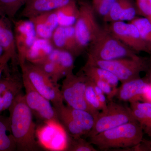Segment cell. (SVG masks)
Here are the masks:
<instances>
[{
  "label": "cell",
  "instance_id": "1",
  "mask_svg": "<svg viewBox=\"0 0 151 151\" xmlns=\"http://www.w3.org/2000/svg\"><path fill=\"white\" fill-rule=\"evenodd\" d=\"M11 131L16 145L17 151L39 150L40 146L36 137V126L32 113L20 93L9 109Z\"/></svg>",
  "mask_w": 151,
  "mask_h": 151
},
{
  "label": "cell",
  "instance_id": "2",
  "mask_svg": "<svg viewBox=\"0 0 151 151\" xmlns=\"http://www.w3.org/2000/svg\"><path fill=\"white\" fill-rule=\"evenodd\" d=\"M144 134L137 122H130L90 137L89 142L100 150L130 149L142 142Z\"/></svg>",
  "mask_w": 151,
  "mask_h": 151
},
{
  "label": "cell",
  "instance_id": "3",
  "mask_svg": "<svg viewBox=\"0 0 151 151\" xmlns=\"http://www.w3.org/2000/svg\"><path fill=\"white\" fill-rule=\"evenodd\" d=\"M89 47L87 58L91 59L110 60L133 57L138 54L114 36L107 24L101 27Z\"/></svg>",
  "mask_w": 151,
  "mask_h": 151
},
{
  "label": "cell",
  "instance_id": "4",
  "mask_svg": "<svg viewBox=\"0 0 151 151\" xmlns=\"http://www.w3.org/2000/svg\"><path fill=\"white\" fill-rule=\"evenodd\" d=\"M151 57L139 55L123 58L110 60H99L87 58L85 65H93L111 71L122 83L140 77L142 72L148 67Z\"/></svg>",
  "mask_w": 151,
  "mask_h": 151
},
{
  "label": "cell",
  "instance_id": "5",
  "mask_svg": "<svg viewBox=\"0 0 151 151\" xmlns=\"http://www.w3.org/2000/svg\"><path fill=\"white\" fill-rule=\"evenodd\" d=\"M35 89L49 100L55 109L64 104L60 86L55 83L38 65L27 61L20 66Z\"/></svg>",
  "mask_w": 151,
  "mask_h": 151
},
{
  "label": "cell",
  "instance_id": "6",
  "mask_svg": "<svg viewBox=\"0 0 151 151\" xmlns=\"http://www.w3.org/2000/svg\"><path fill=\"white\" fill-rule=\"evenodd\" d=\"M133 122L137 121L129 106L116 103L113 100L109 101L106 109L100 111L93 128L86 137H93L106 130Z\"/></svg>",
  "mask_w": 151,
  "mask_h": 151
},
{
  "label": "cell",
  "instance_id": "7",
  "mask_svg": "<svg viewBox=\"0 0 151 151\" xmlns=\"http://www.w3.org/2000/svg\"><path fill=\"white\" fill-rule=\"evenodd\" d=\"M78 6V16L73 27L78 45L84 51L97 35L101 26L97 23L96 14L91 2L81 0Z\"/></svg>",
  "mask_w": 151,
  "mask_h": 151
},
{
  "label": "cell",
  "instance_id": "8",
  "mask_svg": "<svg viewBox=\"0 0 151 151\" xmlns=\"http://www.w3.org/2000/svg\"><path fill=\"white\" fill-rule=\"evenodd\" d=\"M36 137L40 147L46 150H67L68 134L59 121L44 122L36 128Z\"/></svg>",
  "mask_w": 151,
  "mask_h": 151
},
{
  "label": "cell",
  "instance_id": "9",
  "mask_svg": "<svg viewBox=\"0 0 151 151\" xmlns=\"http://www.w3.org/2000/svg\"><path fill=\"white\" fill-rule=\"evenodd\" d=\"M87 81V77L82 72L78 75L73 72L69 73L64 77L60 91L63 101L68 106L91 113L85 99Z\"/></svg>",
  "mask_w": 151,
  "mask_h": 151
},
{
  "label": "cell",
  "instance_id": "10",
  "mask_svg": "<svg viewBox=\"0 0 151 151\" xmlns=\"http://www.w3.org/2000/svg\"><path fill=\"white\" fill-rule=\"evenodd\" d=\"M22 79L25 90V100L32 113L44 122L52 120L59 121L52 103L35 89L26 76L23 73Z\"/></svg>",
  "mask_w": 151,
  "mask_h": 151
},
{
  "label": "cell",
  "instance_id": "11",
  "mask_svg": "<svg viewBox=\"0 0 151 151\" xmlns=\"http://www.w3.org/2000/svg\"><path fill=\"white\" fill-rule=\"evenodd\" d=\"M114 36L126 46L137 53L145 52L150 54L137 27L132 23L117 21L107 24Z\"/></svg>",
  "mask_w": 151,
  "mask_h": 151
},
{
  "label": "cell",
  "instance_id": "12",
  "mask_svg": "<svg viewBox=\"0 0 151 151\" xmlns=\"http://www.w3.org/2000/svg\"><path fill=\"white\" fill-rule=\"evenodd\" d=\"M13 24L18 62L21 66L26 62L28 51L37 37L29 19L13 20Z\"/></svg>",
  "mask_w": 151,
  "mask_h": 151
},
{
  "label": "cell",
  "instance_id": "13",
  "mask_svg": "<svg viewBox=\"0 0 151 151\" xmlns=\"http://www.w3.org/2000/svg\"><path fill=\"white\" fill-rule=\"evenodd\" d=\"M151 87V82L147 77H140L122 83L117 88L115 97L120 101L129 103L140 101Z\"/></svg>",
  "mask_w": 151,
  "mask_h": 151
},
{
  "label": "cell",
  "instance_id": "14",
  "mask_svg": "<svg viewBox=\"0 0 151 151\" xmlns=\"http://www.w3.org/2000/svg\"><path fill=\"white\" fill-rule=\"evenodd\" d=\"M54 48L68 52L74 57L84 52L78 45L73 26H58L50 40Z\"/></svg>",
  "mask_w": 151,
  "mask_h": 151
},
{
  "label": "cell",
  "instance_id": "15",
  "mask_svg": "<svg viewBox=\"0 0 151 151\" xmlns=\"http://www.w3.org/2000/svg\"><path fill=\"white\" fill-rule=\"evenodd\" d=\"M13 21L0 12V45L6 53L9 55L14 65L18 63Z\"/></svg>",
  "mask_w": 151,
  "mask_h": 151
},
{
  "label": "cell",
  "instance_id": "16",
  "mask_svg": "<svg viewBox=\"0 0 151 151\" xmlns=\"http://www.w3.org/2000/svg\"><path fill=\"white\" fill-rule=\"evenodd\" d=\"M75 1L76 0H28L21 15L29 19L44 13L56 10Z\"/></svg>",
  "mask_w": 151,
  "mask_h": 151
},
{
  "label": "cell",
  "instance_id": "17",
  "mask_svg": "<svg viewBox=\"0 0 151 151\" xmlns=\"http://www.w3.org/2000/svg\"><path fill=\"white\" fill-rule=\"evenodd\" d=\"M7 68L6 75L2 76L0 80V115L3 111L8 110L20 91L17 82V77L6 73Z\"/></svg>",
  "mask_w": 151,
  "mask_h": 151
},
{
  "label": "cell",
  "instance_id": "18",
  "mask_svg": "<svg viewBox=\"0 0 151 151\" xmlns=\"http://www.w3.org/2000/svg\"><path fill=\"white\" fill-rule=\"evenodd\" d=\"M33 24L37 37L50 40L59 26L55 11L44 13L29 19Z\"/></svg>",
  "mask_w": 151,
  "mask_h": 151
},
{
  "label": "cell",
  "instance_id": "19",
  "mask_svg": "<svg viewBox=\"0 0 151 151\" xmlns=\"http://www.w3.org/2000/svg\"><path fill=\"white\" fill-rule=\"evenodd\" d=\"M133 116L144 133L151 139V102L136 101L130 103Z\"/></svg>",
  "mask_w": 151,
  "mask_h": 151
},
{
  "label": "cell",
  "instance_id": "20",
  "mask_svg": "<svg viewBox=\"0 0 151 151\" xmlns=\"http://www.w3.org/2000/svg\"><path fill=\"white\" fill-rule=\"evenodd\" d=\"M54 49L50 40L37 37L28 51L26 62L37 64L48 58Z\"/></svg>",
  "mask_w": 151,
  "mask_h": 151
},
{
  "label": "cell",
  "instance_id": "21",
  "mask_svg": "<svg viewBox=\"0 0 151 151\" xmlns=\"http://www.w3.org/2000/svg\"><path fill=\"white\" fill-rule=\"evenodd\" d=\"M81 72L89 78H95L106 81L114 88H118L119 82L118 78L109 70L102 68L84 65Z\"/></svg>",
  "mask_w": 151,
  "mask_h": 151
},
{
  "label": "cell",
  "instance_id": "22",
  "mask_svg": "<svg viewBox=\"0 0 151 151\" xmlns=\"http://www.w3.org/2000/svg\"><path fill=\"white\" fill-rule=\"evenodd\" d=\"M74 57L68 52L54 48L47 58L56 63L65 77L68 74L73 72Z\"/></svg>",
  "mask_w": 151,
  "mask_h": 151
},
{
  "label": "cell",
  "instance_id": "23",
  "mask_svg": "<svg viewBox=\"0 0 151 151\" xmlns=\"http://www.w3.org/2000/svg\"><path fill=\"white\" fill-rule=\"evenodd\" d=\"M68 112L76 124L82 129L85 136L93 128L95 118L91 113L82 109H76L66 105Z\"/></svg>",
  "mask_w": 151,
  "mask_h": 151
},
{
  "label": "cell",
  "instance_id": "24",
  "mask_svg": "<svg viewBox=\"0 0 151 151\" xmlns=\"http://www.w3.org/2000/svg\"><path fill=\"white\" fill-rule=\"evenodd\" d=\"M17 150L11 131L9 117L0 115V151Z\"/></svg>",
  "mask_w": 151,
  "mask_h": 151
},
{
  "label": "cell",
  "instance_id": "25",
  "mask_svg": "<svg viewBox=\"0 0 151 151\" xmlns=\"http://www.w3.org/2000/svg\"><path fill=\"white\" fill-rule=\"evenodd\" d=\"M55 109L60 122L64 127L68 134L72 137L85 136L84 131L76 123L68 112L66 105L63 104Z\"/></svg>",
  "mask_w": 151,
  "mask_h": 151
},
{
  "label": "cell",
  "instance_id": "26",
  "mask_svg": "<svg viewBox=\"0 0 151 151\" xmlns=\"http://www.w3.org/2000/svg\"><path fill=\"white\" fill-rule=\"evenodd\" d=\"M55 12L59 26H73L78 16V5L76 1L73 2L56 10Z\"/></svg>",
  "mask_w": 151,
  "mask_h": 151
},
{
  "label": "cell",
  "instance_id": "27",
  "mask_svg": "<svg viewBox=\"0 0 151 151\" xmlns=\"http://www.w3.org/2000/svg\"><path fill=\"white\" fill-rule=\"evenodd\" d=\"M130 22L134 25L151 55V20L148 18L136 17Z\"/></svg>",
  "mask_w": 151,
  "mask_h": 151
},
{
  "label": "cell",
  "instance_id": "28",
  "mask_svg": "<svg viewBox=\"0 0 151 151\" xmlns=\"http://www.w3.org/2000/svg\"><path fill=\"white\" fill-rule=\"evenodd\" d=\"M85 99L91 114L96 119L100 111H102V108L95 94L92 81L88 78L85 90Z\"/></svg>",
  "mask_w": 151,
  "mask_h": 151
},
{
  "label": "cell",
  "instance_id": "29",
  "mask_svg": "<svg viewBox=\"0 0 151 151\" xmlns=\"http://www.w3.org/2000/svg\"><path fill=\"white\" fill-rule=\"evenodd\" d=\"M28 0H0V12L5 14L12 21L22 7Z\"/></svg>",
  "mask_w": 151,
  "mask_h": 151
},
{
  "label": "cell",
  "instance_id": "30",
  "mask_svg": "<svg viewBox=\"0 0 151 151\" xmlns=\"http://www.w3.org/2000/svg\"><path fill=\"white\" fill-rule=\"evenodd\" d=\"M35 65L40 68L55 83H58L60 79L64 78V76L58 65L54 61L49 58Z\"/></svg>",
  "mask_w": 151,
  "mask_h": 151
},
{
  "label": "cell",
  "instance_id": "31",
  "mask_svg": "<svg viewBox=\"0 0 151 151\" xmlns=\"http://www.w3.org/2000/svg\"><path fill=\"white\" fill-rule=\"evenodd\" d=\"M82 137H72L68 134V151H97L90 142H87Z\"/></svg>",
  "mask_w": 151,
  "mask_h": 151
},
{
  "label": "cell",
  "instance_id": "32",
  "mask_svg": "<svg viewBox=\"0 0 151 151\" xmlns=\"http://www.w3.org/2000/svg\"><path fill=\"white\" fill-rule=\"evenodd\" d=\"M125 0H115L108 14L103 17L104 22L106 23L120 21L123 13Z\"/></svg>",
  "mask_w": 151,
  "mask_h": 151
},
{
  "label": "cell",
  "instance_id": "33",
  "mask_svg": "<svg viewBox=\"0 0 151 151\" xmlns=\"http://www.w3.org/2000/svg\"><path fill=\"white\" fill-rule=\"evenodd\" d=\"M137 10L134 0H125L123 13L120 21L131 22L138 14Z\"/></svg>",
  "mask_w": 151,
  "mask_h": 151
},
{
  "label": "cell",
  "instance_id": "34",
  "mask_svg": "<svg viewBox=\"0 0 151 151\" xmlns=\"http://www.w3.org/2000/svg\"><path fill=\"white\" fill-rule=\"evenodd\" d=\"M115 0H91V4L96 14L105 17L111 9Z\"/></svg>",
  "mask_w": 151,
  "mask_h": 151
},
{
  "label": "cell",
  "instance_id": "35",
  "mask_svg": "<svg viewBox=\"0 0 151 151\" xmlns=\"http://www.w3.org/2000/svg\"><path fill=\"white\" fill-rule=\"evenodd\" d=\"M88 78L102 89L106 95L108 102L113 100L114 97H116L118 88H114L106 81L95 78Z\"/></svg>",
  "mask_w": 151,
  "mask_h": 151
},
{
  "label": "cell",
  "instance_id": "36",
  "mask_svg": "<svg viewBox=\"0 0 151 151\" xmlns=\"http://www.w3.org/2000/svg\"><path fill=\"white\" fill-rule=\"evenodd\" d=\"M138 14L145 17L151 18V0H135Z\"/></svg>",
  "mask_w": 151,
  "mask_h": 151
},
{
  "label": "cell",
  "instance_id": "37",
  "mask_svg": "<svg viewBox=\"0 0 151 151\" xmlns=\"http://www.w3.org/2000/svg\"><path fill=\"white\" fill-rule=\"evenodd\" d=\"M92 82L93 87H94L95 94H96L97 99L101 105L102 111H103V110L106 109L107 105H108V101L107 100V97H106L105 93L102 91V89H100V87H98L96 84H94V82H92Z\"/></svg>",
  "mask_w": 151,
  "mask_h": 151
},
{
  "label": "cell",
  "instance_id": "38",
  "mask_svg": "<svg viewBox=\"0 0 151 151\" xmlns=\"http://www.w3.org/2000/svg\"><path fill=\"white\" fill-rule=\"evenodd\" d=\"M130 149L132 151H151V140L143 139L139 144Z\"/></svg>",
  "mask_w": 151,
  "mask_h": 151
},
{
  "label": "cell",
  "instance_id": "39",
  "mask_svg": "<svg viewBox=\"0 0 151 151\" xmlns=\"http://www.w3.org/2000/svg\"><path fill=\"white\" fill-rule=\"evenodd\" d=\"M10 60H11V56L9 55L4 52L0 58V80L2 76L3 73L7 67L8 63Z\"/></svg>",
  "mask_w": 151,
  "mask_h": 151
},
{
  "label": "cell",
  "instance_id": "40",
  "mask_svg": "<svg viewBox=\"0 0 151 151\" xmlns=\"http://www.w3.org/2000/svg\"><path fill=\"white\" fill-rule=\"evenodd\" d=\"M4 53V49L2 47V46L0 45V58L3 55Z\"/></svg>",
  "mask_w": 151,
  "mask_h": 151
},
{
  "label": "cell",
  "instance_id": "41",
  "mask_svg": "<svg viewBox=\"0 0 151 151\" xmlns=\"http://www.w3.org/2000/svg\"><path fill=\"white\" fill-rule=\"evenodd\" d=\"M150 20H151V18H150Z\"/></svg>",
  "mask_w": 151,
  "mask_h": 151
}]
</instances>
